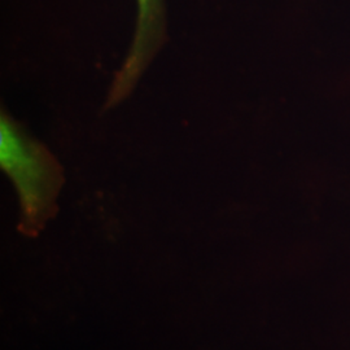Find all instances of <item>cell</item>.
<instances>
[{
    "instance_id": "1",
    "label": "cell",
    "mask_w": 350,
    "mask_h": 350,
    "mask_svg": "<svg viewBox=\"0 0 350 350\" xmlns=\"http://www.w3.org/2000/svg\"><path fill=\"white\" fill-rule=\"evenodd\" d=\"M0 166L16 189L26 232H37L55 209L63 169L50 150L4 111L0 116Z\"/></svg>"
},
{
    "instance_id": "2",
    "label": "cell",
    "mask_w": 350,
    "mask_h": 350,
    "mask_svg": "<svg viewBox=\"0 0 350 350\" xmlns=\"http://www.w3.org/2000/svg\"><path fill=\"white\" fill-rule=\"evenodd\" d=\"M138 25L129 55L113 79L105 109L121 104L148 68L161 44V4L160 0H138Z\"/></svg>"
}]
</instances>
